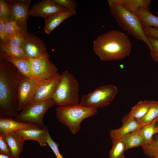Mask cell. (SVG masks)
I'll use <instances>...</instances> for the list:
<instances>
[{
	"label": "cell",
	"mask_w": 158,
	"mask_h": 158,
	"mask_svg": "<svg viewBox=\"0 0 158 158\" xmlns=\"http://www.w3.org/2000/svg\"><path fill=\"white\" fill-rule=\"evenodd\" d=\"M21 75L11 63L0 56V118L18 113V91Z\"/></svg>",
	"instance_id": "1"
},
{
	"label": "cell",
	"mask_w": 158,
	"mask_h": 158,
	"mask_svg": "<svg viewBox=\"0 0 158 158\" xmlns=\"http://www.w3.org/2000/svg\"><path fill=\"white\" fill-rule=\"evenodd\" d=\"M132 45L128 37L118 30H111L98 36L93 42L95 53L102 60L122 59L129 56Z\"/></svg>",
	"instance_id": "2"
},
{
	"label": "cell",
	"mask_w": 158,
	"mask_h": 158,
	"mask_svg": "<svg viewBox=\"0 0 158 158\" xmlns=\"http://www.w3.org/2000/svg\"><path fill=\"white\" fill-rule=\"evenodd\" d=\"M110 12L118 25L128 34L138 40L145 43L149 48L150 44L144 34L143 28L138 16L126 9L122 6L107 1Z\"/></svg>",
	"instance_id": "3"
},
{
	"label": "cell",
	"mask_w": 158,
	"mask_h": 158,
	"mask_svg": "<svg viewBox=\"0 0 158 158\" xmlns=\"http://www.w3.org/2000/svg\"><path fill=\"white\" fill-rule=\"evenodd\" d=\"M79 87L77 80L67 71L60 78L52 100L55 104L64 107L79 104Z\"/></svg>",
	"instance_id": "4"
},
{
	"label": "cell",
	"mask_w": 158,
	"mask_h": 158,
	"mask_svg": "<svg viewBox=\"0 0 158 158\" xmlns=\"http://www.w3.org/2000/svg\"><path fill=\"white\" fill-rule=\"evenodd\" d=\"M97 109L83 107L78 104L72 106H58L56 109V117L61 123L68 127L73 134L80 129V124L85 118L96 114Z\"/></svg>",
	"instance_id": "5"
},
{
	"label": "cell",
	"mask_w": 158,
	"mask_h": 158,
	"mask_svg": "<svg viewBox=\"0 0 158 158\" xmlns=\"http://www.w3.org/2000/svg\"><path fill=\"white\" fill-rule=\"evenodd\" d=\"M118 92L112 85L101 86L93 92L82 96L80 104L88 108L97 109L108 105L114 99Z\"/></svg>",
	"instance_id": "6"
},
{
	"label": "cell",
	"mask_w": 158,
	"mask_h": 158,
	"mask_svg": "<svg viewBox=\"0 0 158 158\" xmlns=\"http://www.w3.org/2000/svg\"><path fill=\"white\" fill-rule=\"evenodd\" d=\"M55 105L52 99L31 103L19 113L14 119L23 123H32L45 128L43 118L46 111Z\"/></svg>",
	"instance_id": "7"
},
{
	"label": "cell",
	"mask_w": 158,
	"mask_h": 158,
	"mask_svg": "<svg viewBox=\"0 0 158 158\" xmlns=\"http://www.w3.org/2000/svg\"><path fill=\"white\" fill-rule=\"evenodd\" d=\"M50 55L47 52L38 58L28 59L33 73L42 80H52L60 75L56 67L50 60Z\"/></svg>",
	"instance_id": "8"
},
{
	"label": "cell",
	"mask_w": 158,
	"mask_h": 158,
	"mask_svg": "<svg viewBox=\"0 0 158 158\" xmlns=\"http://www.w3.org/2000/svg\"><path fill=\"white\" fill-rule=\"evenodd\" d=\"M11 10L10 18L14 19L20 28L23 35L28 32L27 23L29 16L31 0H8Z\"/></svg>",
	"instance_id": "9"
},
{
	"label": "cell",
	"mask_w": 158,
	"mask_h": 158,
	"mask_svg": "<svg viewBox=\"0 0 158 158\" xmlns=\"http://www.w3.org/2000/svg\"><path fill=\"white\" fill-rule=\"evenodd\" d=\"M39 85L33 80L21 75L18 91V111L32 102Z\"/></svg>",
	"instance_id": "10"
},
{
	"label": "cell",
	"mask_w": 158,
	"mask_h": 158,
	"mask_svg": "<svg viewBox=\"0 0 158 158\" xmlns=\"http://www.w3.org/2000/svg\"><path fill=\"white\" fill-rule=\"evenodd\" d=\"M23 35L22 47L29 59L38 58L47 52L45 44L40 38L29 33Z\"/></svg>",
	"instance_id": "11"
},
{
	"label": "cell",
	"mask_w": 158,
	"mask_h": 158,
	"mask_svg": "<svg viewBox=\"0 0 158 158\" xmlns=\"http://www.w3.org/2000/svg\"><path fill=\"white\" fill-rule=\"evenodd\" d=\"M67 11H68L57 5L52 0H44L32 6L29 11V16L45 19L53 14Z\"/></svg>",
	"instance_id": "12"
},
{
	"label": "cell",
	"mask_w": 158,
	"mask_h": 158,
	"mask_svg": "<svg viewBox=\"0 0 158 158\" xmlns=\"http://www.w3.org/2000/svg\"><path fill=\"white\" fill-rule=\"evenodd\" d=\"M60 76L61 74L52 80H44L40 84L32 102L52 99Z\"/></svg>",
	"instance_id": "13"
},
{
	"label": "cell",
	"mask_w": 158,
	"mask_h": 158,
	"mask_svg": "<svg viewBox=\"0 0 158 158\" xmlns=\"http://www.w3.org/2000/svg\"><path fill=\"white\" fill-rule=\"evenodd\" d=\"M122 125L118 128L112 129L110 132L111 139L114 140L141 128L136 120L128 114L122 118Z\"/></svg>",
	"instance_id": "14"
},
{
	"label": "cell",
	"mask_w": 158,
	"mask_h": 158,
	"mask_svg": "<svg viewBox=\"0 0 158 158\" xmlns=\"http://www.w3.org/2000/svg\"><path fill=\"white\" fill-rule=\"evenodd\" d=\"M16 131L24 142L26 140H32L38 142L42 146L47 145V141L49 133L46 126L43 128L20 129Z\"/></svg>",
	"instance_id": "15"
},
{
	"label": "cell",
	"mask_w": 158,
	"mask_h": 158,
	"mask_svg": "<svg viewBox=\"0 0 158 158\" xmlns=\"http://www.w3.org/2000/svg\"><path fill=\"white\" fill-rule=\"evenodd\" d=\"M39 128H41L34 123H23L16 121L13 118H0V135L20 129Z\"/></svg>",
	"instance_id": "16"
},
{
	"label": "cell",
	"mask_w": 158,
	"mask_h": 158,
	"mask_svg": "<svg viewBox=\"0 0 158 158\" xmlns=\"http://www.w3.org/2000/svg\"><path fill=\"white\" fill-rule=\"evenodd\" d=\"M0 56L12 63L22 76L33 80L39 85L44 80L39 78L34 74L30 66L29 58H16Z\"/></svg>",
	"instance_id": "17"
},
{
	"label": "cell",
	"mask_w": 158,
	"mask_h": 158,
	"mask_svg": "<svg viewBox=\"0 0 158 158\" xmlns=\"http://www.w3.org/2000/svg\"><path fill=\"white\" fill-rule=\"evenodd\" d=\"M75 11H67L53 14L45 20L44 30L46 33L50 34L63 21L67 18L75 15Z\"/></svg>",
	"instance_id": "18"
},
{
	"label": "cell",
	"mask_w": 158,
	"mask_h": 158,
	"mask_svg": "<svg viewBox=\"0 0 158 158\" xmlns=\"http://www.w3.org/2000/svg\"><path fill=\"white\" fill-rule=\"evenodd\" d=\"M3 135L10 147L13 158H19L24 142L16 131L8 132Z\"/></svg>",
	"instance_id": "19"
},
{
	"label": "cell",
	"mask_w": 158,
	"mask_h": 158,
	"mask_svg": "<svg viewBox=\"0 0 158 158\" xmlns=\"http://www.w3.org/2000/svg\"><path fill=\"white\" fill-rule=\"evenodd\" d=\"M141 129V127L118 139L125 144L126 150L138 146L142 147L144 145V140Z\"/></svg>",
	"instance_id": "20"
},
{
	"label": "cell",
	"mask_w": 158,
	"mask_h": 158,
	"mask_svg": "<svg viewBox=\"0 0 158 158\" xmlns=\"http://www.w3.org/2000/svg\"><path fill=\"white\" fill-rule=\"evenodd\" d=\"M114 3L122 6L128 11L137 15L138 9L141 7L150 10L151 2L148 0H110Z\"/></svg>",
	"instance_id": "21"
},
{
	"label": "cell",
	"mask_w": 158,
	"mask_h": 158,
	"mask_svg": "<svg viewBox=\"0 0 158 158\" xmlns=\"http://www.w3.org/2000/svg\"><path fill=\"white\" fill-rule=\"evenodd\" d=\"M137 16L143 28L147 26L158 28V17L152 13L150 10L141 7L138 10Z\"/></svg>",
	"instance_id": "22"
},
{
	"label": "cell",
	"mask_w": 158,
	"mask_h": 158,
	"mask_svg": "<svg viewBox=\"0 0 158 158\" xmlns=\"http://www.w3.org/2000/svg\"><path fill=\"white\" fill-rule=\"evenodd\" d=\"M0 56L16 58H28L22 48H17L4 44L0 41Z\"/></svg>",
	"instance_id": "23"
},
{
	"label": "cell",
	"mask_w": 158,
	"mask_h": 158,
	"mask_svg": "<svg viewBox=\"0 0 158 158\" xmlns=\"http://www.w3.org/2000/svg\"><path fill=\"white\" fill-rule=\"evenodd\" d=\"M152 101H140L132 107L128 114L136 120L143 117L147 113L152 105Z\"/></svg>",
	"instance_id": "24"
},
{
	"label": "cell",
	"mask_w": 158,
	"mask_h": 158,
	"mask_svg": "<svg viewBox=\"0 0 158 158\" xmlns=\"http://www.w3.org/2000/svg\"><path fill=\"white\" fill-rule=\"evenodd\" d=\"M158 121V117L150 123L141 127V132L144 140V144L143 145H147L151 143L153 140L152 139L153 135L158 133V126H155L156 123Z\"/></svg>",
	"instance_id": "25"
},
{
	"label": "cell",
	"mask_w": 158,
	"mask_h": 158,
	"mask_svg": "<svg viewBox=\"0 0 158 158\" xmlns=\"http://www.w3.org/2000/svg\"><path fill=\"white\" fill-rule=\"evenodd\" d=\"M158 117V101H152L150 107L142 118L136 120L141 127L147 125Z\"/></svg>",
	"instance_id": "26"
},
{
	"label": "cell",
	"mask_w": 158,
	"mask_h": 158,
	"mask_svg": "<svg viewBox=\"0 0 158 158\" xmlns=\"http://www.w3.org/2000/svg\"><path fill=\"white\" fill-rule=\"evenodd\" d=\"M112 146L109 152V158H124L125 150V144L118 139L112 141Z\"/></svg>",
	"instance_id": "27"
},
{
	"label": "cell",
	"mask_w": 158,
	"mask_h": 158,
	"mask_svg": "<svg viewBox=\"0 0 158 158\" xmlns=\"http://www.w3.org/2000/svg\"><path fill=\"white\" fill-rule=\"evenodd\" d=\"M24 35L21 32H18L8 36L7 44L17 48H22Z\"/></svg>",
	"instance_id": "28"
},
{
	"label": "cell",
	"mask_w": 158,
	"mask_h": 158,
	"mask_svg": "<svg viewBox=\"0 0 158 158\" xmlns=\"http://www.w3.org/2000/svg\"><path fill=\"white\" fill-rule=\"evenodd\" d=\"M144 153L151 157L158 155V138L150 144L142 146Z\"/></svg>",
	"instance_id": "29"
},
{
	"label": "cell",
	"mask_w": 158,
	"mask_h": 158,
	"mask_svg": "<svg viewBox=\"0 0 158 158\" xmlns=\"http://www.w3.org/2000/svg\"><path fill=\"white\" fill-rule=\"evenodd\" d=\"M147 36L150 45L149 48L150 56L154 61L158 62V39Z\"/></svg>",
	"instance_id": "30"
},
{
	"label": "cell",
	"mask_w": 158,
	"mask_h": 158,
	"mask_svg": "<svg viewBox=\"0 0 158 158\" xmlns=\"http://www.w3.org/2000/svg\"><path fill=\"white\" fill-rule=\"evenodd\" d=\"M58 5L68 11L76 12L77 2L74 0H52Z\"/></svg>",
	"instance_id": "31"
},
{
	"label": "cell",
	"mask_w": 158,
	"mask_h": 158,
	"mask_svg": "<svg viewBox=\"0 0 158 158\" xmlns=\"http://www.w3.org/2000/svg\"><path fill=\"white\" fill-rule=\"evenodd\" d=\"M0 154L14 158L10 147L3 135H0Z\"/></svg>",
	"instance_id": "32"
},
{
	"label": "cell",
	"mask_w": 158,
	"mask_h": 158,
	"mask_svg": "<svg viewBox=\"0 0 158 158\" xmlns=\"http://www.w3.org/2000/svg\"><path fill=\"white\" fill-rule=\"evenodd\" d=\"M8 19L0 17V39L1 42L6 44L8 37L7 29V22Z\"/></svg>",
	"instance_id": "33"
},
{
	"label": "cell",
	"mask_w": 158,
	"mask_h": 158,
	"mask_svg": "<svg viewBox=\"0 0 158 158\" xmlns=\"http://www.w3.org/2000/svg\"><path fill=\"white\" fill-rule=\"evenodd\" d=\"M11 10L8 0H0V17L8 19Z\"/></svg>",
	"instance_id": "34"
},
{
	"label": "cell",
	"mask_w": 158,
	"mask_h": 158,
	"mask_svg": "<svg viewBox=\"0 0 158 158\" xmlns=\"http://www.w3.org/2000/svg\"><path fill=\"white\" fill-rule=\"evenodd\" d=\"M7 29L8 36L16 32H22L20 28L16 21L10 18L7 21Z\"/></svg>",
	"instance_id": "35"
},
{
	"label": "cell",
	"mask_w": 158,
	"mask_h": 158,
	"mask_svg": "<svg viewBox=\"0 0 158 158\" xmlns=\"http://www.w3.org/2000/svg\"><path fill=\"white\" fill-rule=\"evenodd\" d=\"M47 142V145L54 153L56 158H64L59 150V145L51 139L49 134L48 135Z\"/></svg>",
	"instance_id": "36"
},
{
	"label": "cell",
	"mask_w": 158,
	"mask_h": 158,
	"mask_svg": "<svg viewBox=\"0 0 158 158\" xmlns=\"http://www.w3.org/2000/svg\"><path fill=\"white\" fill-rule=\"evenodd\" d=\"M145 35L151 37L158 39V28L147 26L143 28Z\"/></svg>",
	"instance_id": "37"
},
{
	"label": "cell",
	"mask_w": 158,
	"mask_h": 158,
	"mask_svg": "<svg viewBox=\"0 0 158 158\" xmlns=\"http://www.w3.org/2000/svg\"><path fill=\"white\" fill-rule=\"evenodd\" d=\"M0 158H11L6 155L0 154Z\"/></svg>",
	"instance_id": "38"
},
{
	"label": "cell",
	"mask_w": 158,
	"mask_h": 158,
	"mask_svg": "<svg viewBox=\"0 0 158 158\" xmlns=\"http://www.w3.org/2000/svg\"><path fill=\"white\" fill-rule=\"evenodd\" d=\"M151 158H158V155L153 156L151 157Z\"/></svg>",
	"instance_id": "39"
}]
</instances>
